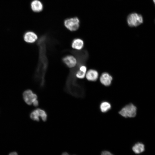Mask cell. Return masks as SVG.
Listing matches in <instances>:
<instances>
[{
  "label": "cell",
  "instance_id": "obj_1",
  "mask_svg": "<svg viewBox=\"0 0 155 155\" xmlns=\"http://www.w3.org/2000/svg\"><path fill=\"white\" fill-rule=\"evenodd\" d=\"M136 107L131 103L123 107L119 112V113L125 118H133L135 117L137 113Z\"/></svg>",
  "mask_w": 155,
  "mask_h": 155
},
{
  "label": "cell",
  "instance_id": "obj_2",
  "mask_svg": "<svg viewBox=\"0 0 155 155\" xmlns=\"http://www.w3.org/2000/svg\"><path fill=\"white\" fill-rule=\"evenodd\" d=\"M127 21V24L129 26L136 27L142 23L143 18L141 15L134 13H131L128 15Z\"/></svg>",
  "mask_w": 155,
  "mask_h": 155
},
{
  "label": "cell",
  "instance_id": "obj_3",
  "mask_svg": "<svg viewBox=\"0 0 155 155\" xmlns=\"http://www.w3.org/2000/svg\"><path fill=\"white\" fill-rule=\"evenodd\" d=\"M30 118L32 120L39 122L40 117L44 122L46 121L47 119V114L44 109L37 108L33 110L30 113Z\"/></svg>",
  "mask_w": 155,
  "mask_h": 155
},
{
  "label": "cell",
  "instance_id": "obj_4",
  "mask_svg": "<svg viewBox=\"0 0 155 155\" xmlns=\"http://www.w3.org/2000/svg\"><path fill=\"white\" fill-rule=\"evenodd\" d=\"M65 26L70 31L77 30L80 26V20L77 17H73L65 20L64 22Z\"/></svg>",
  "mask_w": 155,
  "mask_h": 155
},
{
  "label": "cell",
  "instance_id": "obj_5",
  "mask_svg": "<svg viewBox=\"0 0 155 155\" xmlns=\"http://www.w3.org/2000/svg\"><path fill=\"white\" fill-rule=\"evenodd\" d=\"M23 98L25 102L29 105H31L37 100V95L30 90H27L23 93Z\"/></svg>",
  "mask_w": 155,
  "mask_h": 155
},
{
  "label": "cell",
  "instance_id": "obj_6",
  "mask_svg": "<svg viewBox=\"0 0 155 155\" xmlns=\"http://www.w3.org/2000/svg\"><path fill=\"white\" fill-rule=\"evenodd\" d=\"M63 63L68 67L72 68L77 64V61L76 58L71 55H67L62 59Z\"/></svg>",
  "mask_w": 155,
  "mask_h": 155
},
{
  "label": "cell",
  "instance_id": "obj_7",
  "mask_svg": "<svg viewBox=\"0 0 155 155\" xmlns=\"http://www.w3.org/2000/svg\"><path fill=\"white\" fill-rule=\"evenodd\" d=\"M113 77L107 72L103 73L100 75L99 80L101 83L105 86H110L113 80Z\"/></svg>",
  "mask_w": 155,
  "mask_h": 155
},
{
  "label": "cell",
  "instance_id": "obj_8",
  "mask_svg": "<svg viewBox=\"0 0 155 155\" xmlns=\"http://www.w3.org/2000/svg\"><path fill=\"white\" fill-rule=\"evenodd\" d=\"M37 34L32 31H28L26 32L24 36V40L26 42L32 43L34 42L38 39Z\"/></svg>",
  "mask_w": 155,
  "mask_h": 155
},
{
  "label": "cell",
  "instance_id": "obj_9",
  "mask_svg": "<svg viewBox=\"0 0 155 155\" xmlns=\"http://www.w3.org/2000/svg\"><path fill=\"white\" fill-rule=\"evenodd\" d=\"M99 74L97 71L94 69H90L87 71L85 77L90 81L94 82L98 78Z\"/></svg>",
  "mask_w": 155,
  "mask_h": 155
},
{
  "label": "cell",
  "instance_id": "obj_10",
  "mask_svg": "<svg viewBox=\"0 0 155 155\" xmlns=\"http://www.w3.org/2000/svg\"><path fill=\"white\" fill-rule=\"evenodd\" d=\"M32 10L35 12H39L43 9V5L41 2L38 0H34L31 3Z\"/></svg>",
  "mask_w": 155,
  "mask_h": 155
},
{
  "label": "cell",
  "instance_id": "obj_11",
  "mask_svg": "<svg viewBox=\"0 0 155 155\" xmlns=\"http://www.w3.org/2000/svg\"><path fill=\"white\" fill-rule=\"evenodd\" d=\"M72 48L77 50L82 49L84 46V42L80 38L74 39L72 41Z\"/></svg>",
  "mask_w": 155,
  "mask_h": 155
},
{
  "label": "cell",
  "instance_id": "obj_12",
  "mask_svg": "<svg viewBox=\"0 0 155 155\" xmlns=\"http://www.w3.org/2000/svg\"><path fill=\"white\" fill-rule=\"evenodd\" d=\"M87 71V68L86 66L81 65L75 73L76 77L79 79H84L85 77Z\"/></svg>",
  "mask_w": 155,
  "mask_h": 155
},
{
  "label": "cell",
  "instance_id": "obj_13",
  "mask_svg": "<svg viewBox=\"0 0 155 155\" xmlns=\"http://www.w3.org/2000/svg\"><path fill=\"white\" fill-rule=\"evenodd\" d=\"M132 150L135 154H140L144 151L145 146L142 143L137 142L133 146Z\"/></svg>",
  "mask_w": 155,
  "mask_h": 155
},
{
  "label": "cell",
  "instance_id": "obj_14",
  "mask_svg": "<svg viewBox=\"0 0 155 155\" xmlns=\"http://www.w3.org/2000/svg\"><path fill=\"white\" fill-rule=\"evenodd\" d=\"M111 108V103L107 101H103L100 105V109L102 113H105L109 111Z\"/></svg>",
  "mask_w": 155,
  "mask_h": 155
},
{
  "label": "cell",
  "instance_id": "obj_15",
  "mask_svg": "<svg viewBox=\"0 0 155 155\" xmlns=\"http://www.w3.org/2000/svg\"><path fill=\"white\" fill-rule=\"evenodd\" d=\"M101 154L102 155H112L113 154L107 150H104L101 152Z\"/></svg>",
  "mask_w": 155,
  "mask_h": 155
},
{
  "label": "cell",
  "instance_id": "obj_16",
  "mask_svg": "<svg viewBox=\"0 0 155 155\" xmlns=\"http://www.w3.org/2000/svg\"><path fill=\"white\" fill-rule=\"evenodd\" d=\"M34 106L37 107L39 105V102L38 100L35 101L32 104Z\"/></svg>",
  "mask_w": 155,
  "mask_h": 155
},
{
  "label": "cell",
  "instance_id": "obj_17",
  "mask_svg": "<svg viewBox=\"0 0 155 155\" xmlns=\"http://www.w3.org/2000/svg\"><path fill=\"white\" fill-rule=\"evenodd\" d=\"M9 154L10 155H17L18 154L17 152H11L10 154Z\"/></svg>",
  "mask_w": 155,
  "mask_h": 155
},
{
  "label": "cell",
  "instance_id": "obj_18",
  "mask_svg": "<svg viewBox=\"0 0 155 155\" xmlns=\"http://www.w3.org/2000/svg\"><path fill=\"white\" fill-rule=\"evenodd\" d=\"M69 154L67 152H63L62 154V155H67Z\"/></svg>",
  "mask_w": 155,
  "mask_h": 155
},
{
  "label": "cell",
  "instance_id": "obj_19",
  "mask_svg": "<svg viewBox=\"0 0 155 155\" xmlns=\"http://www.w3.org/2000/svg\"><path fill=\"white\" fill-rule=\"evenodd\" d=\"M153 0V2L154 3L155 5V0Z\"/></svg>",
  "mask_w": 155,
  "mask_h": 155
}]
</instances>
